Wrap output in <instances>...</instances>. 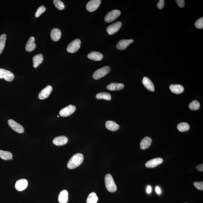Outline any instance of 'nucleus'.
<instances>
[{
  "label": "nucleus",
  "mask_w": 203,
  "mask_h": 203,
  "mask_svg": "<svg viewBox=\"0 0 203 203\" xmlns=\"http://www.w3.org/2000/svg\"><path fill=\"white\" fill-rule=\"evenodd\" d=\"M83 156L82 154H75L71 157L68 161L67 167L70 169H74L79 166L83 163Z\"/></svg>",
  "instance_id": "1"
},
{
  "label": "nucleus",
  "mask_w": 203,
  "mask_h": 203,
  "mask_svg": "<svg viewBox=\"0 0 203 203\" xmlns=\"http://www.w3.org/2000/svg\"><path fill=\"white\" fill-rule=\"evenodd\" d=\"M105 182L106 189L110 192H114L117 190V187L111 175L108 174L105 178Z\"/></svg>",
  "instance_id": "2"
},
{
  "label": "nucleus",
  "mask_w": 203,
  "mask_h": 203,
  "mask_svg": "<svg viewBox=\"0 0 203 203\" xmlns=\"http://www.w3.org/2000/svg\"><path fill=\"white\" fill-rule=\"evenodd\" d=\"M111 68L109 66L103 67L94 72L93 75V77L94 79H99L108 74Z\"/></svg>",
  "instance_id": "3"
},
{
  "label": "nucleus",
  "mask_w": 203,
  "mask_h": 203,
  "mask_svg": "<svg viewBox=\"0 0 203 203\" xmlns=\"http://www.w3.org/2000/svg\"><path fill=\"white\" fill-rule=\"evenodd\" d=\"M81 41L79 39H75L68 45L67 50L70 53H75L79 50L81 47Z\"/></svg>",
  "instance_id": "4"
},
{
  "label": "nucleus",
  "mask_w": 203,
  "mask_h": 203,
  "mask_svg": "<svg viewBox=\"0 0 203 203\" xmlns=\"http://www.w3.org/2000/svg\"><path fill=\"white\" fill-rule=\"evenodd\" d=\"M121 12L119 10H113L108 13L105 17V21L106 22H113L120 16Z\"/></svg>",
  "instance_id": "5"
},
{
  "label": "nucleus",
  "mask_w": 203,
  "mask_h": 203,
  "mask_svg": "<svg viewBox=\"0 0 203 203\" xmlns=\"http://www.w3.org/2000/svg\"><path fill=\"white\" fill-rule=\"evenodd\" d=\"M14 78V75L11 72L0 68V79H4L6 81L11 82L13 81Z\"/></svg>",
  "instance_id": "6"
},
{
  "label": "nucleus",
  "mask_w": 203,
  "mask_h": 203,
  "mask_svg": "<svg viewBox=\"0 0 203 203\" xmlns=\"http://www.w3.org/2000/svg\"><path fill=\"white\" fill-rule=\"evenodd\" d=\"M76 110V107L75 106L70 105L61 110L59 112L60 115L61 117H68L72 114Z\"/></svg>",
  "instance_id": "7"
},
{
  "label": "nucleus",
  "mask_w": 203,
  "mask_h": 203,
  "mask_svg": "<svg viewBox=\"0 0 203 203\" xmlns=\"http://www.w3.org/2000/svg\"><path fill=\"white\" fill-rule=\"evenodd\" d=\"M101 0H91L88 2L86 5V9L89 12L96 11L101 4Z\"/></svg>",
  "instance_id": "8"
},
{
  "label": "nucleus",
  "mask_w": 203,
  "mask_h": 203,
  "mask_svg": "<svg viewBox=\"0 0 203 203\" xmlns=\"http://www.w3.org/2000/svg\"><path fill=\"white\" fill-rule=\"evenodd\" d=\"M8 124H9V127L13 130L17 132V133H23L24 132V127L13 120L9 119L8 121Z\"/></svg>",
  "instance_id": "9"
},
{
  "label": "nucleus",
  "mask_w": 203,
  "mask_h": 203,
  "mask_svg": "<svg viewBox=\"0 0 203 203\" xmlns=\"http://www.w3.org/2000/svg\"><path fill=\"white\" fill-rule=\"evenodd\" d=\"M122 24L120 22H118L111 24L106 29L108 34L109 35H112L117 32L122 27Z\"/></svg>",
  "instance_id": "10"
},
{
  "label": "nucleus",
  "mask_w": 203,
  "mask_h": 203,
  "mask_svg": "<svg viewBox=\"0 0 203 203\" xmlns=\"http://www.w3.org/2000/svg\"><path fill=\"white\" fill-rule=\"evenodd\" d=\"M52 91V87L50 86H48L42 89L39 94V98L41 100L46 99L50 95Z\"/></svg>",
  "instance_id": "11"
},
{
  "label": "nucleus",
  "mask_w": 203,
  "mask_h": 203,
  "mask_svg": "<svg viewBox=\"0 0 203 203\" xmlns=\"http://www.w3.org/2000/svg\"><path fill=\"white\" fill-rule=\"evenodd\" d=\"M28 181L27 179H22L18 180L15 184V188L18 191H22L27 188Z\"/></svg>",
  "instance_id": "12"
},
{
  "label": "nucleus",
  "mask_w": 203,
  "mask_h": 203,
  "mask_svg": "<svg viewBox=\"0 0 203 203\" xmlns=\"http://www.w3.org/2000/svg\"><path fill=\"white\" fill-rule=\"evenodd\" d=\"M163 161V159L161 158H157L153 159L147 161L145 166L148 168H153L161 164Z\"/></svg>",
  "instance_id": "13"
},
{
  "label": "nucleus",
  "mask_w": 203,
  "mask_h": 203,
  "mask_svg": "<svg viewBox=\"0 0 203 203\" xmlns=\"http://www.w3.org/2000/svg\"><path fill=\"white\" fill-rule=\"evenodd\" d=\"M133 42L134 40H132V39L121 40L117 43V48L119 50H125Z\"/></svg>",
  "instance_id": "14"
},
{
  "label": "nucleus",
  "mask_w": 203,
  "mask_h": 203,
  "mask_svg": "<svg viewBox=\"0 0 203 203\" xmlns=\"http://www.w3.org/2000/svg\"><path fill=\"white\" fill-rule=\"evenodd\" d=\"M68 138L65 136H60L55 137L53 141V143L58 146L65 145L68 143Z\"/></svg>",
  "instance_id": "15"
},
{
  "label": "nucleus",
  "mask_w": 203,
  "mask_h": 203,
  "mask_svg": "<svg viewBox=\"0 0 203 203\" xmlns=\"http://www.w3.org/2000/svg\"><path fill=\"white\" fill-rule=\"evenodd\" d=\"M142 83L145 87L149 90L152 91V92L155 91L154 86L153 83L148 77H144L142 80Z\"/></svg>",
  "instance_id": "16"
},
{
  "label": "nucleus",
  "mask_w": 203,
  "mask_h": 203,
  "mask_svg": "<svg viewBox=\"0 0 203 203\" xmlns=\"http://www.w3.org/2000/svg\"><path fill=\"white\" fill-rule=\"evenodd\" d=\"M87 57L90 60L95 61H99L102 59L103 55L100 52L93 51L88 54Z\"/></svg>",
  "instance_id": "17"
},
{
  "label": "nucleus",
  "mask_w": 203,
  "mask_h": 203,
  "mask_svg": "<svg viewBox=\"0 0 203 203\" xmlns=\"http://www.w3.org/2000/svg\"><path fill=\"white\" fill-rule=\"evenodd\" d=\"M35 40V38L33 37L29 39L25 47V50L27 52H31L35 50L36 47Z\"/></svg>",
  "instance_id": "18"
},
{
  "label": "nucleus",
  "mask_w": 203,
  "mask_h": 203,
  "mask_svg": "<svg viewBox=\"0 0 203 203\" xmlns=\"http://www.w3.org/2000/svg\"><path fill=\"white\" fill-rule=\"evenodd\" d=\"M61 33L60 29L58 28H54L50 33V37L52 40L54 42L58 41L61 37Z\"/></svg>",
  "instance_id": "19"
},
{
  "label": "nucleus",
  "mask_w": 203,
  "mask_h": 203,
  "mask_svg": "<svg viewBox=\"0 0 203 203\" xmlns=\"http://www.w3.org/2000/svg\"><path fill=\"white\" fill-rule=\"evenodd\" d=\"M172 92L176 94H181L184 91V88L181 85L172 84L169 87Z\"/></svg>",
  "instance_id": "20"
},
{
  "label": "nucleus",
  "mask_w": 203,
  "mask_h": 203,
  "mask_svg": "<svg viewBox=\"0 0 203 203\" xmlns=\"http://www.w3.org/2000/svg\"><path fill=\"white\" fill-rule=\"evenodd\" d=\"M152 142V139L149 137H145L141 141L140 143V148L142 149H145L148 148L151 145Z\"/></svg>",
  "instance_id": "21"
},
{
  "label": "nucleus",
  "mask_w": 203,
  "mask_h": 203,
  "mask_svg": "<svg viewBox=\"0 0 203 203\" xmlns=\"http://www.w3.org/2000/svg\"><path fill=\"white\" fill-rule=\"evenodd\" d=\"M124 85L122 83H111L107 86V89L110 91L120 90L123 89Z\"/></svg>",
  "instance_id": "22"
},
{
  "label": "nucleus",
  "mask_w": 203,
  "mask_h": 203,
  "mask_svg": "<svg viewBox=\"0 0 203 203\" xmlns=\"http://www.w3.org/2000/svg\"><path fill=\"white\" fill-rule=\"evenodd\" d=\"M105 127L108 129L112 131H115L119 128V126L113 121H106Z\"/></svg>",
  "instance_id": "23"
},
{
  "label": "nucleus",
  "mask_w": 203,
  "mask_h": 203,
  "mask_svg": "<svg viewBox=\"0 0 203 203\" xmlns=\"http://www.w3.org/2000/svg\"><path fill=\"white\" fill-rule=\"evenodd\" d=\"M58 201L60 203H67L68 200V193L66 190H63L60 193L58 196Z\"/></svg>",
  "instance_id": "24"
},
{
  "label": "nucleus",
  "mask_w": 203,
  "mask_h": 203,
  "mask_svg": "<svg viewBox=\"0 0 203 203\" xmlns=\"http://www.w3.org/2000/svg\"><path fill=\"white\" fill-rule=\"evenodd\" d=\"M43 61V55L42 54H39L34 56L33 58L34 68H37L42 63Z\"/></svg>",
  "instance_id": "25"
},
{
  "label": "nucleus",
  "mask_w": 203,
  "mask_h": 203,
  "mask_svg": "<svg viewBox=\"0 0 203 203\" xmlns=\"http://www.w3.org/2000/svg\"><path fill=\"white\" fill-rule=\"evenodd\" d=\"M0 158L5 160H12L13 155L9 152L0 150Z\"/></svg>",
  "instance_id": "26"
},
{
  "label": "nucleus",
  "mask_w": 203,
  "mask_h": 203,
  "mask_svg": "<svg viewBox=\"0 0 203 203\" xmlns=\"http://www.w3.org/2000/svg\"><path fill=\"white\" fill-rule=\"evenodd\" d=\"M98 200L97 194L95 193L92 192L88 195L87 199V203H97Z\"/></svg>",
  "instance_id": "27"
},
{
  "label": "nucleus",
  "mask_w": 203,
  "mask_h": 203,
  "mask_svg": "<svg viewBox=\"0 0 203 203\" xmlns=\"http://www.w3.org/2000/svg\"><path fill=\"white\" fill-rule=\"evenodd\" d=\"M96 98L99 99H103L107 101H110L111 99V95L108 93L101 92L96 95Z\"/></svg>",
  "instance_id": "28"
},
{
  "label": "nucleus",
  "mask_w": 203,
  "mask_h": 203,
  "mask_svg": "<svg viewBox=\"0 0 203 203\" xmlns=\"http://www.w3.org/2000/svg\"><path fill=\"white\" fill-rule=\"evenodd\" d=\"M189 124L186 122H182L178 124L177 128L180 132L186 131L190 129Z\"/></svg>",
  "instance_id": "29"
},
{
  "label": "nucleus",
  "mask_w": 203,
  "mask_h": 203,
  "mask_svg": "<svg viewBox=\"0 0 203 203\" xmlns=\"http://www.w3.org/2000/svg\"><path fill=\"white\" fill-rule=\"evenodd\" d=\"M200 107V105L198 101L194 100L191 102L189 105V108L191 110H197Z\"/></svg>",
  "instance_id": "30"
},
{
  "label": "nucleus",
  "mask_w": 203,
  "mask_h": 203,
  "mask_svg": "<svg viewBox=\"0 0 203 203\" xmlns=\"http://www.w3.org/2000/svg\"><path fill=\"white\" fill-rule=\"evenodd\" d=\"M6 40V34H3L0 36V55L4 50Z\"/></svg>",
  "instance_id": "31"
},
{
  "label": "nucleus",
  "mask_w": 203,
  "mask_h": 203,
  "mask_svg": "<svg viewBox=\"0 0 203 203\" xmlns=\"http://www.w3.org/2000/svg\"><path fill=\"white\" fill-rule=\"evenodd\" d=\"M53 3L55 5L56 8L60 10H62L65 8L64 4L60 0H54Z\"/></svg>",
  "instance_id": "32"
},
{
  "label": "nucleus",
  "mask_w": 203,
  "mask_h": 203,
  "mask_svg": "<svg viewBox=\"0 0 203 203\" xmlns=\"http://www.w3.org/2000/svg\"><path fill=\"white\" fill-rule=\"evenodd\" d=\"M46 9L44 6H42L39 7L37 9L36 12L35 13V16L36 17H38L41 15L43 13L45 12Z\"/></svg>",
  "instance_id": "33"
},
{
  "label": "nucleus",
  "mask_w": 203,
  "mask_h": 203,
  "mask_svg": "<svg viewBox=\"0 0 203 203\" xmlns=\"http://www.w3.org/2000/svg\"><path fill=\"white\" fill-rule=\"evenodd\" d=\"M195 27L197 29H202L203 28V18L197 20L195 24Z\"/></svg>",
  "instance_id": "34"
},
{
  "label": "nucleus",
  "mask_w": 203,
  "mask_h": 203,
  "mask_svg": "<svg viewBox=\"0 0 203 203\" xmlns=\"http://www.w3.org/2000/svg\"><path fill=\"white\" fill-rule=\"evenodd\" d=\"M194 186L196 189L198 190H203V181L201 182H196L194 183Z\"/></svg>",
  "instance_id": "35"
},
{
  "label": "nucleus",
  "mask_w": 203,
  "mask_h": 203,
  "mask_svg": "<svg viewBox=\"0 0 203 203\" xmlns=\"http://www.w3.org/2000/svg\"><path fill=\"white\" fill-rule=\"evenodd\" d=\"M164 6V0H160L159 2L157 3V6L158 9H163Z\"/></svg>",
  "instance_id": "36"
},
{
  "label": "nucleus",
  "mask_w": 203,
  "mask_h": 203,
  "mask_svg": "<svg viewBox=\"0 0 203 203\" xmlns=\"http://www.w3.org/2000/svg\"><path fill=\"white\" fill-rule=\"evenodd\" d=\"M177 4L180 8H183L185 6V1L184 0H176Z\"/></svg>",
  "instance_id": "37"
},
{
  "label": "nucleus",
  "mask_w": 203,
  "mask_h": 203,
  "mask_svg": "<svg viewBox=\"0 0 203 203\" xmlns=\"http://www.w3.org/2000/svg\"><path fill=\"white\" fill-rule=\"evenodd\" d=\"M196 169H197L198 171H203V164H201L200 165H198L196 167Z\"/></svg>",
  "instance_id": "38"
},
{
  "label": "nucleus",
  "mask_w": 203,
  "mask_h": 203,
  "mask_svg": "<svg viewBox=\"0 0 203 203\" xmlns=\"http://www.w3.org/2000/svg\"><path fill=\"white\" fill-rule=\"evenodd\" d=\"M155 190H156V192L157 194H161V190H160V188L158 186H157L156 189H155Z\"/></svg>",
  "instance_id": "39"
},
{
  "label": "nucleus",
  "mask_w": 203,
  "mask_h": 203,
  "mask_svg": "<svg viewBox=\"0 0 203 203\" xmlns=\"http://www.w3.org/2000/svg\"><path fill=\"white\" fill-rule=\"evenodd\" d=\"M146 191L148 194H150V193H151L152 191V188L151 186H148V187H147Z\"/></svg>",
  "instance_id": "40"
},
{
  "label": "nucleus",
  "mask_w": 203,
  "mask_h": 203,
  "mask_svg": "<svg viewBox=\"0 0 203 203\" xmlns=\"http://www.w3.org/2000/svg\"><path fill=\"white\" fill-rule=\"evenodd\" d=\"M57 117H59V116H57Z\"/></svg>",
  "instance_id": "41"
}]
</instances>
